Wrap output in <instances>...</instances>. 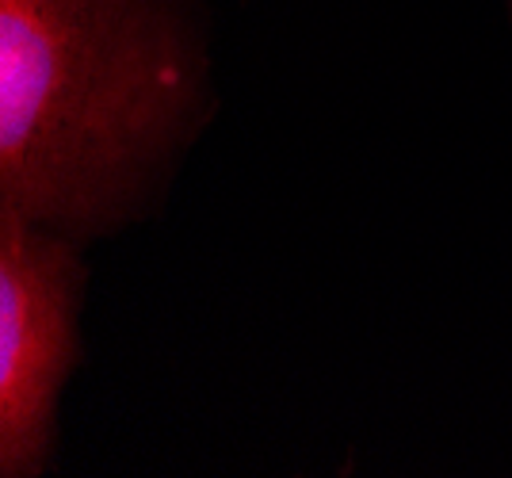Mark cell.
Masks as SVG:
<instances>
[{
    "mask_svg": "<svg viewBox=\"0 0 512 478\" xmlns=\"http://www.w3.org/2000/svg\"><path fill=\"white\" fill-rule=\"evenodd\" d=\"M85 306L88 245L0 207V478L58 471Z\"/></svg>",
    "mask_w": 512,
    "mask_h": 478,
    "instance_id": "2",
    "label": "cell"
},
{
    "mask_svg": "<svg viewBox=\"0 0 512 478\" xmlns=\"http://www.w3.org/2000/svg\"><path fill=\"white\" fill-rule=\"evenodd\" d=\"M501 8H505V20H509V27H512V0H501Z\"/></svg>",
    "mask_w": 512,
    "mask_h": 478,
    "instance_id": "3",
    "label": "cell"
},
{
    "mask_svg": "<svg viewBox=\"0 0 512 478\" xmlns=\"http://www.w3.org/2000/svg\"><path fill=\"white\" fill-rule=\"evenodd\" d=\"M218 108L207 0H0V207L46 230L153 226Z\"/></svg>",
    "mask_w": 512,
    "mask_h": 478,
    "instance_id": "1",
    "label": "cell"
}]
</instances>
